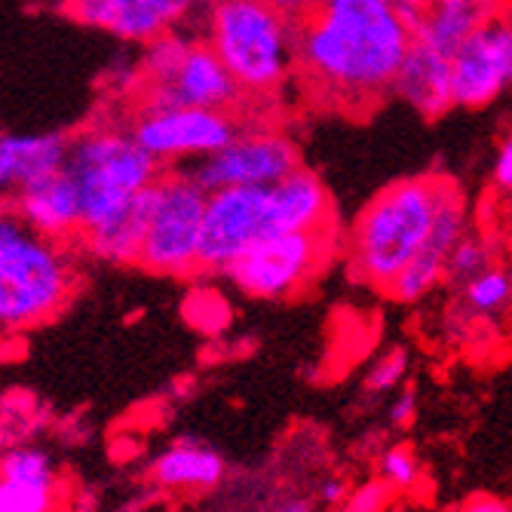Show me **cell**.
<instances>
[{
    "mask_svg": "<svg viewBox=\"0 0 512 512\" xmlns=\"http://www.w3.org/2000/svg\"><path fill=\"white\" fill-rule=\"evenodd\" d=\"M408 46L393 7L325 0L298 25V77L316 105L368 114L393 92Z\"/></svg>",
    "mask_w": 512,
    "mask_h": 512,
    "instance_id": "cell-1",
    "label": "cell"
},
{
    "mask_svg": "<svg viewBox=\"0 0 512 512\" xmlns=\"http://www.w3.org/2000/svg\"><path fill=\"white\" fill-rule=\"evenodd\" d=\"M448 178L414 175L371 197L347 234V270L356 283L387 295L393 279L421 252Z\"/></svg>",
    "mask_w": 512,
    "mask_h": 512,
    "instance_id": "cell-2",
    "label": "cell"
},
{
    "mask_svg": "<svg viewBox=\"0 0 512 512\" xmlns=\"http://www.w3.org/2000/svg\"><path fill=\"white\" fill-rule=\"evenodd\" d=\"M77 292V264L65 240L34 230L13 206H0V335L56 319Z\"/></svg>",
    "mask_w": 512,
    "mask_h": 512,
    "instance_id": "cell-3",
    "label": "cell"
},
{
    "mask_svg": "<svg viewBox=\"0 0 512 512\" xmlns=\"http://www.w3.org/2000/svg\"><path fill=\"white\" fill-rule=\"evenodd\" d=\"M206 43L243 96H273L298 74V22L264 0H212Z\"/></svg>",
    "mask_w": 512,
    "mask_h": 512,
    "instance_id": "cell-4",
    "label": "cell"
},
{
    "mask_svg": "<svg viewBox=\"0 0 512 512\" xmlns=\"http://www.w3.org/2000/svg\"><path fill=\"white\" fill-rule=\"evenodd\" d=\"M65 172L80 194V234L111 221L163 175L135 135L117 126H92L68 138Z\"/></svg>",
    "mask_w": 512,
    "mask_h": 512,
    "instance_id": "cell-5",
    "label": "cell"
},
{
    "mask_svg": "<svg viewBox=\"0 0 512 512\" xmlns=\"http://www.w3.org/2000/svg\"><path fill=\"white\" fill-rule=\"evenodd\" d=\"M138 105H181L209 111H240L243 89L206 40L163 34L145 43Z\"/></svg>",
    "mask_w": 512,
    "mask_h": 512,
    "instance_id": "cell-6",
    "label": "cell"
},
{
    "mask_svg": "<svg viewBox=\"0 0 512 512\" xmlns=\"http://www.w3.org/2000/svg\"><path fill=\"white\" fill-rule=\"evenodd\" d=\"M338 227L301 234V230H276L258 240L224 276L243 295L258 301H283L304 292L338 252Z\"/></svg>",
    "mask_w": 512,
    "mask_h": 512,
    "instance_id": "cell-7",
    "label": "cell"
},
{
    "mask_svg": "<svg viewBox=\"0 0 512 512\" xmlns=\"http://www.w3.org/2000/svg\"><path fill=\"white\" fill-rule=\"evenodd\" d=\"M209 191L191 172H163L138 264L151 273L188 276L200 270V234Z\"/></svg>",
    "mask_w": 512,
    "mask_h": 512,
    "instance_id": "cell-8",
    "label": "cell"
},
{
    "mask_svg": "<svg viewBox=\"0 0 512 512\" xmlns=\"http://www.w3.org/2000/svg\"><path fill=\"white\" fill-rule=\"evenodd\" d=\"M129 132L157 163L206 160L240 132V117L209 108L138 105Z\"/></svg>",
    "mask_w": 512,
    "mask_h": 512,
    "instance_id": "cell-9",
    "label": "cell"
},
{
    "mask_svg": "<svg viewBox=\"0 0 512 512\" xmlns=\"http://www.w3.org/2000/svg\"><path fill=\"white\" fill-rule=\"evenodd\" d=\"M301 166V148L283 129H240L206 160H197L194 178L206 191L273 188Z\"/></svg>",
    "mask_w": 512,
    "mask_h": 512,
    "instance_id": "cell-10",
    "label": "cell"
},
{
    "mask_svg": "<svg viewBox=\"0 0 512 512\" xmlns=\"http://www.w3.org/2000/svg\"><path fill=\"white\" fill-rule=\"evenodd\" d=\"M270 234L276 230L270 221L267 188L209 191L200 234V270L224 273Z\"/></svg>",
    "mask_w": 512,
    "mask_h": 512,
    "instance_id": "cell-11",
    "label": "cell"
},
{
    "mask_svg": "<svg viewBox=\"0 0 512 512\" xmlns=\"http://www.w3.org/2000/svg\"><path fill=\"white\" fill-rule=\"evenodd\" d=\"M506 89H512V19L500 13L451 56L454 108H488Z\"/></svg>",
    "mask_w": 512,
    "mask_h": 512,
    "instance_id": "cell-12",
    "label": "cell"
},
{
    "mask_svg": "<svg viewBox=\"0 0 512 512\" xmlns=\"http://www.w3.org/2000/svg\"><path fill=\"white\" fill-rule=\"evenodd\" d=\"M470 230L473 227H470L467 197H463V191L448 178L442 200H439V209H436V218H433V227H430L421 252H417L411 258V264L393 279L387 295L399 304H417L427 295H433V289L439 283H445V264H448L451 249L467 237Z\"/></svg>",
    "mask_w": 512,
    "mask_h": 512,
    "instance_id": "cell-13",
    "label": "cell"
},
{
    "mask_svg": "<svg viewBox=\"0 0 512 512\" xmlns=\"http://www.w3.org/2000/svg\"><path fill=\"white\" fill-rule=\"evenodd\" d=\"M200 7V0H68V13L126 43H151L175 31Z\"/></svg>",
    "mask_w": 512,
    "mask_h": 512,
    "instance_id": "cell-14",
    "label": "cell"
},
{
    "mask_svg": "<svg viewBox=\"0 0 512 512\" xmlns=\"http://www.w3.org/2000/svg\"><path fill=\"white\" fill-rule=\"evenodd\" d=\"M34 230L53 237V240H71L80 237L83 215H80V194L74 188L71 175L62 169L46 172L25 188L16 191V206H13Z\"/></svg>",
    "mask_w": 512,
    "mask_h": 512,
    "instance_id": "cell-15",
    "label": "cell"
},
{
    "mask_svg": "<svg viewBox=\"0 0 512 512\" xmlns=\"http://www.w3.org/2000/svg\"><path fill=\"white\" fill-rule=\"evenodd\" d=\"M270 200V221L273 230H301V234H316V230L335 227V203L325 188V181L307 169L298 166L292 175L276 181L267 188Z\"/></svg>",
    "mask_w": 512,
    "mask_h": 512,
    "instance_id": "cell-16",
    "label": "cell"
},
{
    "mask_svg": "<svg viewBox=\"0 0 512 512\" xmlns=\"http://www.w3.org/2000/svg\"><path fill=\"white\" fill-rule=\"evenodd\" d=\"M393 96L414 108L421 117L436 120L454 108L451 92V56L411 40L402 68L393 80Z\"/></svg>",
    "mask_w": 512,
    "mask_h": 512,
    "instance_id": "cell-17",
    "label": "cell"
},
{
    "mask_svg": "<svg viewBox=\"0 0 512 512\" xmlns=\"http://www.w3.org/2000/svg\"><path fill=\"white\" fill-rule=\"evenodd\" d=\"M506 10L503 0H430V7L414 28L411 40L430 46L436 53L454 56L457 46L476 34L485 22Z\"/></svg>",
    "mask_w": 512,
    "mask_h": 512,
    "instance_id": "cell-18",
    "label": "cell"
},
{
    "mask_svg": "<svg viewBox=\"0 0 512 512\" xmlns=\"http://www.w3.org/2000/svg\"><path fill=\"white\" fill-rule=\"evenodd\" d=\"M68 138L46 135H0V194L25 188L28 181L65 166Z\"/></svg>",
    "mask_w": 512,
    "mask_h": 512,
    "instance_id": "cell-19",
    "label": "cell"
},
{
    "mask_svg": "<svg viewBox=\"0 0 512 512\" xmlns=\"http://www.w3.org/2000/svg\"><path fill=\"white\" fill-rule=\"evenodd\" d=\"M154 184L145 194H138L123 212H117L111 221L80 234L83 246L108 264H138V255H142L145 234H148L151 206H154Z\"/></svg>",
    "mask_w": 512,
    "mask_h": 512,
    "instance_id": "cell-20",
    "label": "cell"
},
{
    "mask_svg": "<svg viewBox=\"0 0 512 512\" xmlns=\"http://www.w3.org/2000/svg\"><path fill=\"white\" fill-rule=\"evenodd\" d=\"M224 457L200 442L181 439L151 463V479L166 491H209L224 479Z\"/></svg>",
    "mask_w": 512,
    "mask_h": 512,
    "instance_id": "cell-21",
    "label": "cell"
},
{
    "mask_svg": "<svg viewBox=\"0 0 512 512\" xmlns=\"http://www.w3.org/2000/svg\"><path fill=\"white\" fill-rule=\"evenodd\" d=\"M457 307L460 316L454 322L470 319H500L512 310V267L497 261L479 276H473L467 286L457 289Z\"/></svg>",
    "mask_w": 512,
    "mask_h": 512,
    "instance_id": "cell-22",
    "label": "cell"
},
{
    "mask_svg": "<svg viewBox=\"0 0 512 512\" xmlns=\"http://www.w3.org/2000/svg\"><path fill=\"white\" fill-rule=\"evenodd\" d=\"M491 264H497V243L488 237V234H479V230H470L467 237H463L451 255H448V264H445V283L451 289H460L467 286L473 276H479L482 270H488Z\"/></svg>",
    "mask_w": 512,
    "mask_h": 512,
    "instance_id": "cell-23",
    "label": "cell"
},
{
    "mask_svg": "<svg viewBox=\"0 0 512 512\" xmlns=\"http://www.w3.org/2000/svg\"><path fill=\"white\" fill-rule=\"evenodd\" d=\"M181 313L188 319L191 329H197L206 338L224 335L230 329V322H234V307H230V301L218 289H209V286L191 289L181 304Z\"/></svg>",
    "mask_w": 512,
    "mask_h": 512,
    "instance_id": "cell-24",
    "label": "cell"
},
{
    "mask_svg": "<svg viewBox=\"0 0 512 512\" xmlns=\"http://www.w3.org/2000/svg\"><path fill=\"white\" fill-rule=\"evenodd\" d=\"M0 479L10 482H34V485H56L53 460L37 448H13L0 457Z\"/></svg>",
    "mask_w": 512,
    "mask_h": 512,
    "instance_id": "cell-25",
    "label": "cell"
},
{
    "mask_svg": "<svg viewBox=\"0 0 512 512\" xmlns=\"http://www.w3.org/2000/svg\"><path fill=\"white\" fill-rule=\"evenodd\" d=\"M411 368V356L405 347H390L384 350L375 362L368 365L365 378H362V390L371 396H381V393H393Z\"/></svg>",
    "mask_w": 512,
    "mask_h": 512,
    "instance_id": "cell-26",
    "label": "cell"
},
{
    "mask_svg": "<svg viewBox=\"0 0 512 512\" xmlns=\"http://www.w3.org/2000/svg\"><path fill=\"white\" fill-rule=\"evenodd\" d=\"M56 485L0 479V512H53Z\"/></svg>",
    "mask_w": 512,
    "mask_h": 512,
    "instance_id": "cell-27",
    "label": "cell"
},
{
    "mask_svg": "<svg viewBox=\"0 0 512 512\" xmlns=\"http://www.w3.org/2000/svg\"><path fill=\"white\" fill-rule=\"evenodd\" d=\"M378 473L387 488L411 491L417 482H421V463H417V454L408 445H393L381 454Z\"/></svg>",
    "mask_w": 512,
    "mask_h": 512,
    "instance_id": "cell-28",
    "label": "cell"
},
{
    "mask_svg": "<svg viewBox=\"0 0 512 512\" xmlns=\"http://www.w3.org/2000/svg\"><path fill=\"white\" fill-rule=\"evenodd\" d=\"M387 506H390V488L381 479L356 488L341 503V509H347V512H387Z\"/></svg>",
    "mask_w": 512,
    "mask_h": 512,
    "instance_id": "cell-29",
    "label": "cell"
},
{
    "mask_svg": "<svg viewBox=\"0 0 512 512\" xmlns=\"http://www.w3.org/2000/svg\"><path fill=\"white\" fill-rule=\"evenodd\" d=\"M491 184L497 194H512V129L500 142L494 163H491Z\"/></svg>",
    "mask_w": 512,
    "mask_h": 512,
    "instance_id": "cell-30",
    "label": "cell"
},
{
    "mask_svg": "<svg viewBox=\"0 0 512 512\" xmlns=\"http://www.w3.org/2000/svg\"><path fill=\"white\" fill-rule=\"evenodd\" d=\"M414 421H417V393H414V390L396 393L393 402H390V427L408 430Z\"/></svg>",
    "mask_w": 512,
    "mask_h": 512,
    "instance_id": "cell-31",
    "label": "cell"
},
{
    "mask_svg": "<svg viewBox=\"0 0 512 512\" xmlns=\"http://www.w3.org/2000/svg\"><path fill=\"white\" fill-rule=\"evenodd\" d=\"M264 4L273 7V10H279L283 16H289L292 22L301 25L304 19H310L325 4V0H264Z\"/></svg>",
    "mask_w": 512,
    "mask_h": 512,
    "instance_id": "cell-32",
    "label": "cell"
},
{
    "mask_svg": "<svg viewBox=\"0 0 512 512\" xmlns=\"http://www.w3.org/2000/svg\"><path fill=\"white\" fill-rule=\"evenodd\" d=\"M457 512H512V503L497 494H473Z\"/></svg>",
    "mask_w": 512,
    "mask_h": 512,
    "instance_id": "cell-33",
    "label": "cell"
},
{
    "mask_svg": "<svg viewBox=\"0 0 512 512\" xmlns=\"http://www.w3.org/2000/svg\"><path fill=\"white\" fill-rule=\"evenodd\" d=\"M319 500L325 506H341L347 500V485L341 479H329V482H322L319 488Z\"/></svg>",
    "mask_w": 512,
    "mask_h": 512,
    "instance_id": "cell-34",
    "label": "cell"
},
{
    "mask_svg": "<svg viewBox=\"0 0 512 512\" xmlns=\"http://www.w3.org/2000/svg\"><path fill=\"white\" fill-rule=\"evenodd\" d=\"M500 221L512 234V194H503V206H500Z\"/></svg>",
    "mask_w": 512,
    "mask_h": 512,
    "instance_id": "cell-35",
    "label": "cell"
},
{
    "mask_svg": "<svg viewBox=\"0 0 512 512\" xmlns=\"http://www.w3.org/2000/svg\"><path fill=\"white\" fill-rule=\"evenodd\" d=\"M332 4H384V7H393V0H332Z\"/></svg>",
    "mask_w": 512,
    "mask_h": 512,
    "instance_id": "cell-36",
    "label": "cell"
},
{
    "mask_svg": "<svg viewBox=\"0 0 512 512\" xmlns=\"http://www.w3.org/2000/svg\"><path fill=\"white\" fill-rule=\"evenodd\" d=\"M283 512H313V509H310L307 503H301V500H295V503H289V506H286Z\"/></svg>",
    "mask_w": 512,
    "mask_h": 512,
    "instance_id": "cell-37",
    "label": "cell"
},
{
    "mask_svg": "<svg viewBox=\"0 0 512 512\" xmlns=\"http://www.w3.org/2000/svg\"><path fill=\"white\" fill-rule=\"evenodd\" d=\"M503 13H506V16L512 19V0H509V4H506V10H503Z\"/></svg>",
    "mask_w": 512,
    "mask_h": 512,
    "instance_id": "cell-38",
    "label": "cell"
},
{
    "mask_svg": "<svg viewBox=\"0 0 512 512\" xmlns=\"http://www.w3.org/2000/svg\"><path fill=\"white\" fill-rule=\"evenodd\" d=\"M341 512H347V509H341Z\"/></svg>",
    "mask_w": 512,
    "mask_h": 512,
    "instance_id": "cell-39",
    "label": "cell"
}]
</instances>
